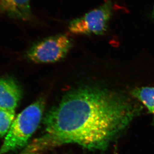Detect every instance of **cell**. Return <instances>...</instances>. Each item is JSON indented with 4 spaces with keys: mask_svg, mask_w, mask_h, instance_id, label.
<instances>
[{
    "mask_svg": "<svg viewBox=\"0 0 154 154\" xmlns=\"http://www.w3.org/2000/svg\"><path fill=\"white\" fill-rule=\"evenodd\" d=\"M139 112V108L118 92L95 85L80 86L45 114L42 136L51 147L70 143L103 151Z\"/></svg>",
    "mask_w": 154,
    "mask_h": 154,
    "instance_id": "1",
    "label": "cell"
},
{
    "mask_svg": "<svg viewBox=\"0 0 154 154\" xmlns=\"http://www.w3.org/2000/svg\"><path fill=\"white\" fill-rule=\"evenodd\" d=\"M45 108V101L40 98L22 111L14 120L0 148V154L23 148L39 126Z\"/></svg>",
    "mask_w": 154,
    "mask_h": 154,
    "instance_id": "2",
    "label": "cell"
},
{
    "mask_svg": "<svg viewBox=\"0 0 154 154\" xmlns=\"http://www.w3.org/2000/svg\"><path fill=\"white\" fill-rule=\"evenodd\" d=\"M73 45L72 39L66 34L55 35L34 44L25 56L35 63H57L66 56Z\"/></svg>",
    "mask_w": 154,
    "mask_h": 154,
    "instance_id": "3",
    "label": "cell"
},
{
    "mask_svg": "<svg viewBox=\"0 0 154 154\" xmlns=\"http://www.w3.org/2000/svg\"><path fill=\"white\" fill-rule=\"evenodd\" d=\"M112 11V2L108 0L83 16L71 20L68 26L69 31L77 35H103L107 29Z\"/></svg>",
    "mask_w": 154,
    "mask_h": 154,
    "instance_id": "4",
    "label": "cell"
},
{
    "mask_svg": "<svg viewBox=\"0 0 154 154\" xmlns=\"http://www.w3.org/2000/svg\"><path fill=\"white\" fill-rule=\"evenodd\" d=\"M20 85L13 77L6 76L0 77V108L15 111L23 97Z\"/></svg>",
    "mask_w": 154,
    "mask_h": 154,
    "instance_id": "5",
    "label": "cell"
},
{
    "mask_svg": "<svg viewBox=\"0 0 154 154\" xmlns=\"http://www.w3.org/2000/svg\"><path fill=\"white\" fill-rule=\"evenodd\" d=\"M31 0H0V14L12 19L30 21L33 15L30 6Z\"/></svg>",
    "mask_w": 154,
    "mask_h": 154,
    "instance_id": "6",
    "label": "cell"
},
{
    "mask_svg": "<svg viewBox=\"0 0 154 154\" xmlns=\"http://www.w3.org/2000/svg\"><path fill=\"white\" fill-rule=\"evenodd\" d=\"M132 94L154 114V87L137 88L133 90Z\"/></svg>",
    "mask_w": 154,
    "mask_h": 154,
    "instance_id": "7",
    "label": "cell"
},
{
    "mask_svg": "<svg viewBox=\"0 0 154 154\" xmlns=\"http://www.w3.org/2000/svg\"><path fill=\"white\" fill-rule=\"evenodd\" d=\"M15 119V111L0 108V138L7 134Z\"/></svg>",
    "mask_w": 154,
    "mask_h": 154,
    "instance_id": "8",
    "label": "cell"
},
{
    "mask_svg": "<svg viewBox=\"0 0 154 154\" xmlns=\"http://www.w3.org/2000/svg\"><path fill=\"white\" fill-rule=\"evenodd\" d=\"M50 148V145L44 138L41 137L29 144L19 154H40Z\"/></svg>",
    "mask_w": 154,
    "mask_h": 154,
    "instance_id": "9",
    "label": "cell"
},
{
    "mask_svg": "<svg viewBox=\"0 0 154 154\" xmlns=\"http://www.w3.org/2000/svg\"><path fill=\"white\" fill-rule=\"evenodd\" d=\"M153 15H154V10H153Z\"/></svg>",
    "mask_w": 154,
    "mask_h": 154,
    "instance_id": "10",
    "label": "cell"
}]
</instances>
